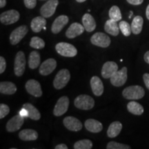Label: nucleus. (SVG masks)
Here are the masks:
<instances>
[{
	"label": "nucleus",
	"mask_w": 149,
	"mask_h": 149,
	"mask_svg": "<svg viewBox=\"0 0 149 149\" xmlns=\"http://www.w3.org/2000/svg\"><path fill=\"white\" fill-rule=\"evenodd\" d=\"M145 91L140 86H130L123 91L122 95L125 99L130 100H137L144 97Z\"/></svg>",
	"instance_id": "obj_1"
},
{
	"label": "nucleus",
	"mask_w": 149,
	"mask_h": 149,
	"mask_svg": "<svg viewBox=\"0 0 149 149\" xmlns=\"http://www.w3.org/2000/svg\"><path fill=\"white\" fill-rule=\"evenodd\" d=\"M70 79V74L69 70L67 69H61L56 74L53 80L54 87L57 90H60L64 88L69 82Z\"/></svg>",
	"instance_id": "obj_2"
},
{
	"label": "nucleus",
	"mask_w": 149,
	"mask_h": 149,
	"mask_svg": "<svg viewBox=\"0 0 149 149\" xmlns=\"http://www.w3.org/2000/svg\"><path fill=\"white\" fill-rule=\"evenodd\" d=\"M56 51L63 57H73L77 55V48L72 44L66 42H59L55 46Z\"/></svg>",
	"instance_id": "obj_3"
},
{
	"label": "nucleus",
	"mask_w": 149,
	"mask_h": 149,
	"mask_svg": "<svg viewBox=\"0 0 149 149\" xmlns=\"http://www.w3.org/2000/svg\"><path fill=\"white\" fill-rule=\"evenodd\" d=\"M74 104L79 109L90 110L94 107L95 100L88 95H80L75 98Z\"/></svg>",
	"instance_id": "obj_4"
},
{
	"label": "nucleus",
	"mask_w": 149,
	"mask_h": 149,
	"mask_svg": "<svg viewBox=\"0 0 149 149\" xmlns=\"http://www.w3.org/2000/svg\"><path fill=\"white\" fill-rule=\"evenodd\" d=\"M26 68V57L24 52L19 51L16 54L14 62V72L16 76L21 77L24 73Z\"/></svg>",
	"instance_id": "obj_5"
},
{
	"label": "nucleus",
	"mask_w": 149,
	"mask_h": 149,
	"mask_svg": "<svg viewBox=\"0 0 149 149\" xmlns=\"http://www.w3.org/2000/svg\"><path fill=\"white\" fill-rule=\"evenodd\" d=\"M110 79L111 84L114 86H122L125 84L127 80V68L123 67L122 69L118 70Z\"/></svg>",
	"instance_id": "obj_6"
},
{
	"label": "nucleus",
	"mask_w": 149,
	"mask_h": 149,
	"mask_svg": "<svg viewBox=\"0 0 149 149\" xmlns=\"http://www.w3.org/2000/svg\"><path fill=\"white\" fill-rule=\"evenodd\" d=\"M91 42L93 45L102 48H107L111 44V39L103 33H96L91 37Z\"/></svg>",
	"instance_id": "obj_7"
},
{
	"label": "nucleus",
	"mask_w": 149,
	"mask_h": 149,
	"mask_svg": "<svg viewBox=\"0 0 149 149\" xmlns=\"http://www.w3.org/2000/svg\"><path fill=\"white\" fill-rule=\"evenodd\" d=\"M19 13L16 10H9L2 13L0 15L1 23L4 25H10L15 23L19 19Z\"/></svg>",
	"instance_id": "obj_8"
},
{
	"label": "nucleus",
	"mask_w": 149,
	"mask_h": 149,
	"mask_svg": "<svg viewBox=\"0 0 149 149\" xmlns=\"http://www.w3.org/2000/svg\"><path fill=\"white\" fill-rule=\"evenodd\" d=\"M29 29L26 25L20 26L15 29L10 35V42L12 45H16L21 42L28 33Z\"/></svg>",
	"instance_id": "obj_9"
},
{
	"label": "nucleus",
	"mask_w": 149,
	"mask_h": 149,
	"mask_svg": "<svg viewBox=\"0 0 149 149\" xmlns=\"http://www.w3.org/2000/svg\"><path fill=\"white\" fill-rule=\"evenodd\" d=\"M69 99L68 97L63 96L59 99L56 103L53 110V114L55 116H61L66 113L69 107Z\"/></svg>",
	"instance_id": "obj_10"
},
{
	"label": "nucleus",
	"mask_w": 149,
	"mask_h": 149,
	"mask_svg": "<svg viewBox=\"0 0 149 149\" xmlns=\"http://www.w3.org/2000/svg\"><path fill=\"white\" fill-rule=\"evenodd\" d=\"M58 4V0H48L40 8V13L42 16L45 18L51 17L55 13Z\"/></svg>",
	"instance_id": "obj_11"
},
{
	"label": "nucleus",
	"mask_w": 149,
	"mask_h": 149,
	"mask_svg": "<svg viewBox=\"0 0 149 149\" xmlns=\"http://www.w3.org/2000/svg\"><path fill=\"white\" fill-rule=\"evenodd\" d=\"M24 122V117L21 115H15L13 117L8 120L6 124V130L8 132H15L19 130Z\"/></svg>",
	"instance_id": "obj_12"
},
{
	"label": "nucleus",
	"mask_w": 149,
	"mask_h": 149,
	"mask_svg": "<svg viewBox=\"0 0 149 149\" xmlns=\"http://www.w3.org/2000/svg\"><path fill=\"white\" fill-rule=\"evenodd\" d=\"M27 92L31 95L40 97L42 95V91L40 82L35 79H29L25 85Z\"/></svg>",
	"instance_id": "obj_13"
},
{
	"label": "nucleus",
	"mask_w": 149,
	"mask_h": 149,
	"mask_svg": "<svg viewBox=\"0 0 149 149\" xmlns=\"http://www.w3.org/2000/svg\"><path fill=\"white\" fill-rule=\"evenodd\" d=\"M57 67V61L55 59L50 58L46 59L41 64L40 67V73L42 75L46 76L52 73Z\"/></svg>",
	"instance_id": "obj_14"
},
{
	"label": "nucleus",
	"mask_w": 149,
	"mask_h": 149,
	"mask_svg": "<svg viewBox=\"0 0 149 149\" xmlns=\"http://www.w3.org/2000/svg\"><path fill=\"white\" fill-rule=\"evenodd\" d=\"M63 124L67 129L71 131H79L82 128V124L78 119L74 117L68 116L65 117Z\"/></svg>",
	"instance_id": "obj_15"
},
{
	"label": "nucleus",
	"mask_w": 149,
	"mask_h": 149,
	"mask_svg": "<svg viewBox=\"0 0 149 149\" xmlns=\"http://www.w3.org/2000/svg\"><path fill=\"white\" fill-rule=\"evenodd\" d=\"M118 70V66L114 61H107L103 65L102 75L105 79L111 78Z\"/></svg>",
	"instance_id": "obj_16"
},
{
	"label": "nucleus",
	"mask_w": 149,
	"mask_h": 149,
	"mask_svg": "<svg viewBox=\"0 0 149 149\" xmlns=\"http://www.w3.org/2000/svg\"><path fill=\"white\" fill-rule=\"evenodd\" d=\"M68 16L66 15H60L57 17L53 22L51 26V31L54 34H58L61 31L64 29L65 26L68 24Z\"/></svg>",
	"instance_id": "obj_17"
},
{
	"label": "nucleus",
	"mask_w": 149,
	"mask_h": 149,
	"mask_svg": "<svg viewBox=\"0 0 149 149\" xmlns=\"http://www.w3.org/2000/svg\"><path fill=\"white\" fill-rule=\"evenodd\" d=\"M85 31V28L83 25L77 22L72 24L66 32V36L69 39H73L74 37L81 35Z\"/></svg>",
	"instance_id": "obj_18"
},
{
	"label": "nucleus",
	"mask_w": 149,
	"mask_h": 149,
	"mask_svg": "<svg viewBox=\"0 0 149 149\" xmlns=\"http://www.w3.org/2000/svg\"><path fill=\"white\" fill-rule=\"evenodd\" d=\"M91 89L95 96H101L104 93V85L102 80L97 76H93L91 79Z\"/></svg>",
	"instance_id": "obj_19"
},
{
	"label": "nucleus",
	"mask_w": 149,
	"mask_h": 149,
	"mask_svg": "<svg viewBox=\"0 0 149 149\" xmlns=\"http://www.w3.org/2000/svg\"><path fill=\"white\" fill-rule=\"evenodd\" d=\"M85 127L88 131L93 133H97L103 129L102 124L94 119H88L85 122Z\"/></svg>",
	"instance_id": "obj_20"
},
{
	"label": "nucleus",
	"mask_w": 149,
	"mask_h": 149,
	"mask_svg": "<svg viewBox=\"0 0 149 149\" xmlns=\"http://www.w3.org/2000/svg\"><path fill=\"white\" fill-rule=\"evenodd\" d=\"M104 30L107 33L113 36H117L120 33V29L117 22L110 19L106 22L105 25H104Z\"/></svg>",
	"instance_id": "obj_21"
},
{
	"label": "nucleus",
	"mask_w": 149,
	"mask_h": 149,
	"mask_svg": "<svg viewBox=\"0 0 149 149\" xmlns=\"http://www.w3.org/2000/svg\"><path fill=\"white\" fill-rule=\"evenodd\" d=\"M46 25V20L43 16H39L35 17L32 20L31 27L34 33H40Z\"/></svg>",
	"instance_id": "obj_22"
},
{
	"label": "nucleus",
	"mask_w": 149,
	"mask_h": 149,
	"mask_svg": "<svg viewBox=\"0 0 149 149\" xmlns=\"http://www.w3.org/2000/svg\"><path fill=\"white\" fill-rule=\"evenodd\" d=\"M19 137L23 141H34L38 138V133L35 130L24 129L19 132Z\"/></svg>",
	"instance_id": "obj_23"
},
{
	"label": "nucleus",
	"mask_w": 149,
	"mask_h": 149,
	"mask_svg": "<svg viewBox=\"0 0 149 149\" xmlns=\"http://www.w3.org/2000/svg\"><path fill=\"white\" fill-rule=\"evenodd\" d=\"M17 87L15 84L10 81H1L0 93L3 95H13L16 93Z\"/></svg>",
	"instance_id": "obj_24"
},
{
	"label": "nucleus",
	"mask_w": 149,
	"mask_h": 149,
	"mask_svg": "<svg viewBox=\"0 0 149 149\" xmlns=\"http://www.w3.org/2000/svg\"><path fill=\"white\" fill-rule=\"evenodd\" d=\"M83 26L85 28V30L88 32H93L96 28V22L95 21L93 17L88 13L84 15L82 17Z\"/></svg>",
	"instance_id": "obj_25"
},
{
	"label": "nucleus",
	"mask_w": 149,
	"mask_h": 149,
	"mask_svg": "<svg viewBox=\"0 0 149 149\" xmlns=\"http://www.w3.org/2000/svg\"><path fill=\"white\" fill-rule=\"evenodd\" d=\"M122 129V124L120 122H113L110 124L107 130V135L110 138H114L120 133Z\"/></svg>",
	"instance_id": "obj_26"
},
{
	"label": "nucleus",
	"mask_w": 149,
	"mask_h": 149,
	"mask_svg": "<svg viewBox=\"0 0 149 149\" xmlns=\"http://www.w3.org/2000/svg\"><path fill=\"white\" fill-rule=\"evenodd\" d=\"M143 24H144V19L141 16L137 15L134 17L133 22L131 24V30L132 33L135 35H138L142 31Z\"/></svg>",
	"instance_id": "obj_27"
},
{
	"label": "nucleus",
	"mask_w": 149,
	"mask_h": 149,
	"mask_svg": "<svg viewBox=\"0 0 149 149\" xmlns=\"http://www.w3.org/2000/svg\"><path fill=\"white\" fill-rule=\"evenodd\" d=\"M41 61L40 55L38 52L32 51L29 55V66L31 69H35L40 66Z\"/></svg>",
	"instance_id": "obj_28"
},
{
	"label": "nucleus",
	"mask_w": 149,
	"mask_h": 149,
	"mask_svg": "<svg viewBox=\"0 0 149 149\" xmlns=\"http://www.w3.org/2000/svg\"><path fill=\"white\" fill-rule=\"evenodd\" d=\"M23 108L27 110L29 117L33 120H39L41 118L40 113L36 108L31 104L26 103L23 105Z\"/></svg>",
	"instance_id": "obj_29"
},
{
	"label": "nucleus",
	"mask_w": 149,
	"mask_h": 149,
	"mask_svg": "<svg viewBox=\"0 0 149 149\" xmlns=\"http://www.w3.org/2000/svg\"><path fill=\"white\" fill-rule=\"evenodd\" d=\"M127 109L130 113L135 115H141L144 113V108L142 106L135 101L130 102L127 104Z\"/></svg>",
	"instance_id": "obj_30"
},
{
	"label": "nucleus",
	"mask_w": 149,
	"mask_h": 149,
	"mask_svg": "<svg viewBox=\"0 0 149 149\" xmlns=\"http://www.w3.org/2000/svg\"><path fill=\"white\" fill-rule=\"evenodd\" d=\"M109 17L114 21L119 22L122 19V13L120 9L117 6H112L109 10Z\"/></svg>",
	"instance_id": "obj_31"
},
{
	"label": "nucleus",
	"mask_w": 149,
	"mask_h": 149,
	"mask_svg": "<svg viewBox=\"0 0 149 149\" xmlns=\"http://www.w3.org/2000/svg\"><path fill=\"white\" fill-rule=\"evenodd\" d=\"M73 147L74 149H91L93 148V143L89 139H81L76 141Z\"/></svg>",
	"instance_id": "obj_32"
},
{
	"label": "nucleus",
	"mask_w": 149,
	"mask_h": 149,
	"mask_svg": "<svg viewBox=\"0 0 149 149\" xmlns=\"http://www.w3.org/2000/svg\"><path fill=\"white\" fill-rule=\"evenodd\" d=\"M31 47L36 49H42L45 46V42L39 37H33L30 42Z\"/></svg>",
	"instance_id": "obj_33"
},
{
	"label": "nucleus",
	"mask_w": 149,
	"mask_h": 149,
	"mask_svg": "<svg viewBox=\"0 0 149 149\" xmlns=\"http://www.w3.org/2000/svg\"><path fill=\"white\" fill-rule=\"evenodd\" d=\"M120 31H122V34L126 37H128L130 35V33L132 32L131 26L127 22L121 21L119 24Z\"/></svg>",
	"instance_id": "obj_34"
},
{
	"label": "nucleus",
	"mask_w": 149,
	"mask_h": 149,
	"mask_svg": "<svg viewBox=\"0 0 149 149\" xmlns=\"http://www.w3.org/2000/svg\"><path fill=\"white\" fill-rule=\"evenodd\" d=\"M107 148L108 149H129L130 147L128 145L120 144L115 141H110L108 143Z\"/></svg>",
	"instance_id": "obj_35"
},
{
	"label": "nucleus",
	"mask_w": 149,
	"mask_h": 149,
	"mask_svg": "<svg viewBox=\"0 0 149 149\" xmlns=\"http://www.w3.org/2000/svg\"><path fill=\"white\" fill-rule=\"evenodd\" d=\"M10 112V108L5 104H0V119H3Z\"/></svg>",
	"instance_id": "obj_36"
},
{
	"label": "nucleus",
	"mask_w": 149,
	"mask_h": 149,
	"mask_svg": "<svg viewBox=\"0 0 149 149\" xmlns=\"http://www.w3.org/2000/svg\"><path fill=\"white\" fill-rule=\"evenodd\" d=\"M24 3L27 8L33 9L37 5V0H24Z\"/></svg>",
	"instance_id": "obj_37"
},
{
	"label": "nucleus",
	"mask_w": 149,
	"mask_h": 149,
	"mask_svg": "<svg viewBox=\"0 0 149 149\" xmlns=\"http://www.w3.org/2000/svg\"><path fill=\"white\" fill-rule=\"evenodd\" d=\"M6 68V61L3 57H0V73L2 74Z\"/></svg>",
	"instance_id": "obj_38"
},
{
	"label": "nucleus",
	"mask_w": 149,
	"mask_h": 149,
	"mask_svg": "<svg viewBox=\"0 0 149 149\" xmlns=\"http://www.w3.org/2000/svg\"><path fill=\"white\" fill-rule=\"evenodd\" d=\"M143 79H144V84L146 85V88L149 90V74L145 73L143 75Z\"/></svg>",
	"instance_id": "obj_39"
},
{
	"label": "nucleus",
	"mask_w": 149,
	"mask_h": 149,
	"mask_svg": "<svg viewBox=\"0 0 149 149\" xmlns=\"http://www.w3.org/2000/svg\"><path fill=\"white\" fill-rule=\"evenodd\" d=\"M128 1V3H129L130 4L132 5H135V6H137V5H140L143 3L144 0H126Z\"/></svg>",
	"instance_id": "obj_40"
},
{
	"label": "nucleus",
	"mask_w": 149,
	"mask_h": 149,
	"mask_svg": "<svg viewBox=\"0 0 149 149\" xmlns=\"http://www.w3.org/2000/svg\"><path fill=\"white\" fill-rule=\"evenodd\" d=\"M19 114L21 115L22 117H24V118H25V117H29V113H28L27 110L24 109V108H22L21 111H20L19 113Z\"/></svg>",
	"instance_id": "obj_41"
},
{
	"label": "nucleus",
	"mask_w": 149,
	"mask_h": 149,
	"mask_svg": "<svg viewBox=\"0 0 149 149\" xmlns=\"http://www.w3.org/2000/svg\"><path fill=\"white\" fill-rule=\"evenodd\" d=\"M55 149H68V146L64 144H60L57 145V146L55 147Z\"/></svg>",
	"instance_id": "obj_42"
},
{
	"label": "nucleus",
	"mask_w": 149,
	"mask_h": 149,
	"mask_svg": "<svg viewBox=\"0 0 149 149\" xmlns=\"http://www.w3.org/2000/svg\"><path fill=\"white\" fill-rule=\"evenodd\" d=\"M144 58L145 61H146L147 64H149V51H147L146 53L144 54Z\"/></svg>",
	"instance_id": "obj_43"
},
{
	"label": "nucleus",
	"mask_w": 149,
	"mask_h": 149,
	"mask_svg": "<svg viewBox=\"0 0 149 149\" xmlns=\"http://www.w3.org/2000/svg\"><path fill=\"white\" fill-rule=\"evenodd\" d=\"M6 4V0H0V8H3Z\"/></svg>",
	"instance_id": "obj_44"
},
{
	"label": "nucleus",
	"mask_w": 149,
	"mask_h": 149,
	"mask_svg": "<svg viewBox=\"0 0 149 149\" xmlns=\"http://www.w3.org/2000/svg\"><path fill=\"white\" fill-rule=\"evenodd\" d=\"M146 16L148 19L149 20V4L148 5V6H147L146 8Z\"/></svg>",
	"instance_id": "obj_45"
},
{
	"label": "nucleus",
	"mask_w": 149,
	"mask_h": 149,
	"mask_svg": "<svg viewBox=\"0 0 149 149\" xmlns=\"http://www.w3.org/2000/svg\"><path fill=\"white\" fill-rule=\"evenodd\" d=\"M76 1L79 3H82V2H84V1H86V0H76Z\"/></svg>",
	"instance_id": "obj_46"
},
{
	"label": "nucleus",
	"mask_w": 149,
	"mask_h": 149,
	"mask_svg": "<svg viewBox=\"0 0 149 149\" xmlns=\"http://www.w3.org/2000/svg\"><path fill=\"white\" fill-rule=\"evenodd\" d=\"M130 15H129V18L130 19V18H131L132 17V16H133V11H130Z\"/></svg>",
	"instance_id": "obj_47"
}]
</instances>
